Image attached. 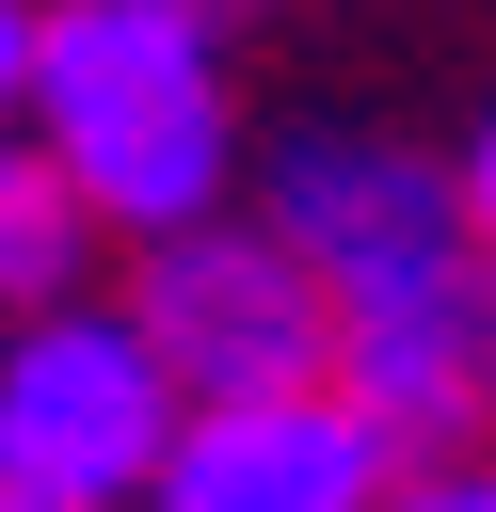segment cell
Segmentation results:
<instances>
[{"mask_svg":"<svg viewBox=\"0 0 496 512\" xmlns=\"http://www.w3.org/2000/svg\"><path fill=\"white\" fill-rule=\"evenodd\" d=\"M336 400L384 432L400 480L480 464V432H496V256H464V272H432V288L336 320Z\"/></svg>","mask_w":496,"mask_h":512,"instance_id":"5","label":"cell"},{"mask_svg":"<svg viewBox=\"0 0 496 512\" xmlns=\"http://www.w3.org/2000/svg\"><path fill=\"white\" fill-rule=\"evenodd\" d=\"M256 0H48V64H32V144L64 160V192L160 256L192 224H224L240 176V112H224V48Z\"/></svg>","mask_w":496,"mask_h":512,"instance_id":"1","label":"cell"},{"mask_svg":"<svg viewBox=\"0 0 496 512\" xmlns=\"http://www.w3.org/2000/svg\"><path fill=\"white\" fill-rule=\"evenodd\" d=\"M32 64H48V0H0V144L32 128Z\"/></svg>","mask_w":496,"mask_h":512,"instance_id":"8","label":"cell"},{"mask_svg":"<svg viewBox=\"0 0 496 512\" xmlns=\"http://www.w3.org/2000/svg\"><path fill=\"white\" fill-rule=\"evenodd\" d=\"M128 320H144V352L176 368V400H192V416L320 400V384H336V288H320L256 208H224V224H192V240L128 256Z\"/></svg>","mask_w":496,"mask_h":512,"instance_id":"3","label":"cell"},{"mask_svg":"<svg viewBox=\"0 0 496 512\" xmlns=\"http://www.w3.org/2000/svg\"><path fill=\"white\" fill-rule=\"evenodd\" d=\"M176 432H192V400L128 304H64V320L0 336V512H144Z\"/></svg>","mask_w":496,"mask_h":512,"instance_id":"2","label":"cell"},{"mask_svg":"<svg viewBox=\"0 0 496 512\" xmlns=\"http://www.w3.org/2000/svg\"><path fill=\"white\" fill-rule=\"evenodd\" d=\"M80 240H96V208L64 192V160H48V144H0V320H16V336L64 320Z\"/></svg>","mask_w":496,"mask_h":512,"instance_id":"7","label":"cell"},{"mask_svg":"<svg viewBox=\"0 0 496 512\" xmlns=\"http://www.w3.org/2000/svg\"><path fill=\"white\" fill-rule=\"evenodd\" d=\"M384 496H400L384 432L320 384V400H240V416H192L144 512H384Z\"/></svg>","mask_w":496,"mask_h":512,"instance_id":"6","label":"cell"},{"mask_svg":"<svg viewBox=\"0 0 496 512\" xmlns=\"http://www.w3.org/2000/svg\"><path fill=\"white\" fill-rule=\"evenodd\" d=\"M384 512H496V448H480V464H432V480H400Z\"/></svg>","mask_w":496,"mask_h":512,"instance_id":"9","label":"cell"},{"mask_svg":"<svg viewBox=\"0 0 496 512\" xmlns=\"http://www.w3.org/2000/svg\"><path fill=\"white\" fill-rule=\"evenodd\" d=\"M256 224L336 288V320H368V304H400V288H432V272L480 256L464 160H416V144H384V128H288V144L256 160Z\"/></svg>","mask_w":496,"mask_h":512,"instance_id":"4","label":"cell"},{"mask_svg":"<svg viewBox=\"0 0 496 512\" xmlns=\"http://www.w3.org/2000/svg\"><path fill=\"white\" fill-rule=\"evenodd\" d=\"M464 224H480V256H496V96H480V144H464Z\"/></svg>","mask_w":496,"mask_h":512,"instance_id":"10","label":"cell"}]
</instances>
